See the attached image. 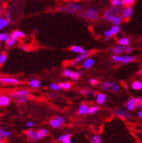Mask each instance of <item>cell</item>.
<instances>
[{"mask_svg": "<svg viewBox=\"0 0 142 143\" xmlns=\"http://www.w3.org/2000/svg\"><path fill=\"white\" fill-rule=\"evenodd\" d=\"M25 134L27 136V137L30 139L31 140H35V135H36V132H34L32 129H28L26 130Z\"/></svg>", "mask_w": 142, "mask_h": 143, "instance_id": "cell-29", "label": "cell"}, {"mask_svg": "<svg viewBox=\"0 0 142 143\" xmlns=\"http://www.w3.org/2000/svg\"><path fill=\"white\" fill-rule=\"evenodd\" d=\"M91 143H102V138L99 135H94L90 138Z\"/></svg>", "mask_w": 142, "mask_h": 143, "instance_id": "cell-35", "label": "cell"}, {"mask_svg": "<svg viewBox=\"0 0 142 143\" xmlns=\"http://www.w3.org/2000/svg\"><path fill=\"white\" fill-rule=\"evenodd\" d=\"M125 48H126V47L118 44L112 48V52L114 55H121L124 52L125 53Z\"/></svg>", "mask_w": 142, "mask_h": 143, "instance_id": "cell-14", "label": "cell"}, {"mask_svg": "<svg viewBox=\"0 0 142 143\" xmlns=\"http://www.w3.org/2000/svg\"><path fill=\"white\" fill-rule=\"evenodd\" d=\"M94 60L91 57H87L86 59L83 61L82 66L83 68L85 69H89L91 68L92 66H94Z\"/></svg>", "mask_w": 142, "mask_h": 143, "instance_id": "cell-17", "label": "cell"}, {"mask_svg": "<svg viewBox=\"0 0 142 143\" xmlns=\"http://www.w3.org/2000/svg\"><path fill=\"white\" fill-rule=\"evenodd\" d=\"M117 43L120 45H122V46H129V44H130V40H129V39H128L127 37H122V38H120L118 39V40H117Z\"/></svg>", "mask_w": 142, "mask_h": 143, "instance_id": "cell-24", "label": "cell"}, {"mask_svg": "<svg viewBox=\"0 0 142 143\" xmlns=\"http://www.w3.org/2000/svg\"><path fill=\"white\" fill-rule=\"evenodd\" d=\"M27 100H28V97H23V98H20V99L17 100H18V103L19 104H23V103H26Z\"/></svg>", "mask_w": 142, "mask_h": 143, "instance_id": "cell-47", "label": "cell"}, {"mask_svg": "<svg viewBox=\"0 0 142 143\" xmlns=\"http://www.w3.org/2000/svg\"><path fill=\"white\" fill-rule=\"evenodd\" d=\"M64 121H65L64 118L63 116H57L56 118H54L51 119L50 121H49V125L51 127L54 128V129H58L64 123Z\"/></svg>", "mask_w": 142, "mask_h": 143, "instance_id": "cell-10", "label": "cell"}, {"mask_svg": "<svg viewBox=\"0 0 142 143\" xmlns=\"http://www.w3.org/2000/svg\"><path fill=\"white\" fill-rule=\"evenodd\" d=\"M49 97H50V98H54V97H56V95H55V93H50L49 95Z\"/></svg>", "mask_w": 142, "mask_h": 143, "instance_id": "cell-50", "label": "cell"}, {"mask_svg": "<svg viewBox=\"0 0 142 143\" xmlns=\"http://www.w3.org/2000/svg\"><path fill=\"white\" fill-rule=\"evenodd\" d=\"M8 34L7 33H0V41H7L9 39Z\"/></svg>", "mask_w": 142, "mask_h": 143, "instance_id": "cell-40", "label": "cell"}, {"mask_svg": "<svg viewBox=\"0 0 142 143\" xmlns=\"http://www.w3.org/2000/svg\"><path fill=\"white\" fill-rule=\"evenodd\" d=\"M122 11V7L120 6H112V7L107 10L105 12L104 17L105 18L106 20L107 21H110L113 19V17L116 15H119V14H121Z\"/></svg>", "mask_w": 142, "mask_h": 143, "instance_id": "cell-2", "label": "cell"}, {"mask_svg": "<svg viewBox=\"0 0 142 143\" xmlns=\"http://www.w3.org/2000/svg\"><path fill=\"white\" fill-rule=\"evenodd\" d=\"M2 10L0 7V17H1V14H2Z\"/></svg>", "mask_w": 142, "mask_h": 143, "instance_id": "cell-55", "label": "cell"}, {"mask_svg": "<svg viewBox=\"0 0 142 143\" xmlns=\"http://www.w3.org/2000/svg\"><path fill=\"white\" fill-rule=\"evenodd\" d=\"M100 88L104 91L112 92V93H118L120 90V86L118 84L115 83L114 81H103L100 85Z\"/></svg>", "mask_w": 142, "mask_h": 143, "instance_id": "cell-1", "label": "cell"}, {"mask_svg": "<svg viewBox=\"0 0 142 143\" xmlns=\"http://www.w3.org/2000/svg\"><path fill=\"white\" fill-rule=\"evenodd\" d=\"M139 75L141 77H142V69H141L139 72Z\"/></svg>", "mask_w": 142, "mask_h": 143, "instance_id": "cell-53", "label": "cell"}, {"mask_svg": "<svg viewBox=\"0 0 142 143\" xmlns=\"http://www.w3.org/2000/svg\"><path fill=\"white\" fill-rule=\"evenodd\" d=\"M0 143H4V142H3V140L2 139H0Z\"/></svg>", "mask_w": 142, "mask_h": 143, "instance_id": "cell-56", "label": "cell"}, {"mask_svg": "<svg viewBox=\"0 0 142 143\" xmlns=\"http://www.w3.org/2000/svg\"><path fill=\"white\" fill-rule=\"evenodd\" d=\"M59 85L61 87V89L64 90H68L71 88V84L70 82H60Z\"/></svg>", "mask_w": 142, "mask_h": 143, "instance_id": "cell-33", "label": "cell"}, {"mask_svg": "<svg viewBox=\"0 0 142 143\" xmlns=\"http://www.w3.org/2000/svg\"><path fill=\"white\" fill-rule=\"evenodd\" d=\"M12 7H10L8 9H7V10L6 12V18L8 20L9 23H12Z\"/></svg>", "mask_w": 142, "mask_h": 143, "instance_id": "cell-32", "label": "cell"}, {"mask_svg": "<svg viewBox=\"0 0 142 143\" xmlns=\"http://www.w3.org/2000/svg\"><path fill=\"white\" fill-rule=\"evenodd\" d=\"M0 84L3 85H18L20 84V81L10 76H0Z\"/></svg>", "mask_w": 142, "mask_h": 143, "instance_id": "cell-6", "label": "cell"}, {"mask_svg": "<svg viewBox=\"0 0 142 143\" xmlns=\"http://www.w3.org/2000/svg\"><path fill=\"white\" fill-rule=\"evenodd\" d=\"M118 6H120V7H122V6H124L123 5V1H122V0H120Z\"/></svg>", "mask_w": 142, "mask_h": 143, "instance_id": "cell-51", "label": "cell"}, {"mask_svg": "<svg viewBox=\"0 0 142 143\" xmlns=\"http://www.w3.org/2000/svg\"><path fill=\"white\" fill-rule=\"evenodd\" d=\"M133 12H134V9L132 7V6L125 7V8L122 10L120 17L122 18V20H128V18H130V17H131Z\"/></svg>", "mask_w": 142, "mask_h": 143, "instance_id": "cell-11", "label": "cell"}, {"mask_svg": "<svg viewBox=\"0 0 142 143\" xmlns=\"http://www.w3.org/2000/svg\"><path fill=\"white\" fill-rule=\"evenodd\" d=\"M131 88L136 91L141 90L142 89V82L139 81H134V82L131 84Z\"/></svg>", "mask_w": 142, "mask_h": 143, "instance_id": "cell-25", "label": "cell"}, {"mask_svg": "<svg viewBox=\"0 0 142 143\" xmlns=\"http://www.w3.org/2000/svg\"><path fill=\"white\" fill-rule=\"evenodd\" d=\"M80 94L82 95H91V96H96L97 93L96 92L93 90V89H86V88H83V89H81L79 90Z\"/></svg>", "mask_w": 142, "mask_h": 143, "instance_id": "cell-20", "label": "cell"}, {"mask_svg": "<svg viewBox=\"0 0 142 143\" xmlns=\"http://www.w3.org/2000/svg\"><path fill=\"white\" fill-rule=\"evenodd\" d=\"M9 24H10V23L6 17H0V30L5 29Z\"/></svg>", "mask_w": 142, "mask_h": 143, "instance_id": "cell-28", "label": "cell"}, {"mask_svg": "<svg viewBox=\"0 0 142 143\" xmlns=\"http://www.w3.org/2000/svg\"><path fill=\"white\" fill-rule=\"evenodd\" d=\"M136 57L132 55H113L112 57V60L114 62L121 63L122 65L132 63L136 60Z\"/></svg>", "mask_w": 142, "mask_h": 143, "instance_id": "cell-4", "label": "cell"}, {"mask_svg": "<svg viewBox=\"0 0 142 143\" xmlns=\"http://www.w3.org/2000/svg\"><path fill=\"white\" fill-rule=\"evenodd\" d=\"M70 50L74 53H77L78 54H81L85 53L86 51L82 47L78 46V45H73L70 47Z\"/></svg>", "mask_w": 142, "mask_h": 143, "instance_id": "cell-21", "label": "cell"}, {"mask_svg": "<svg viewBox=\"0 0 142 143\" xmlns=\"http://www.w3.org/2000/svg\"><path fill=\"white\" fill-rule=\"evenodd\" d=\"M126 109L128 111H133L136 108V97H131L129 98L125 104Z\"/></svg>", "mask_w": 142, "mask_h": 143, "instance_id": "cell-12", "label": "cell"}, {"mask_svg": "<svg viewBox=\"0 0 142 143\" xmlns=\"http://www.w3.org/2000/svg\"><path fill=\"white\" fill-rule=\"evenodd\" d=\"M91 51H88V52H86L85 53H83V54H79L78 57H76L73 60H72L70 62V64L72 66H77V65H78L81 62H83V60L86 59L87 57H88L90 55H91Z\"/></svg>", "mask_w": 142, "mask_h": 143, "instance_id": "cell-9", "label": "cell"}, {"mask_svg": "<svg viewBox=\"0 0 142 143\" xmlns=\"http://www.w3.org/2000/svg\"><path fill=\"white\" fill-rule=\"evenodd\" d=\"M106 100H107V95L103 92H100L98 93L96 95V103L98 105H102L105 103Z\"/></svg>", "mask_w": 142, "mask_h": 143, "instance_id": "cell-16", "label": "cell"}, {"mask_svg": "<svg viewBox=\"0 0 142 143\" xmlns=\"http://www.w3.org/2000/svg\"><path fill=\"white\" fill-rule=\"evenodd\" d=\"M113 113L115 116L121 118H123V119H130L132 118V115L129 112L122 108L115 109L113 110Z\"/></svg>", "mask_w": 142, "mask_h": 143, "instance_id": "cell-7", "label": "cell"}, {"mask_svg": "<svg viewBox=\"0 0 142 143\" xmlns=\"http://www.w3.org/2000/svg\"><path fill=\"white\" fill-rule=\"evenodd\" d=\"M30 94H31L30 91L28 90V89H20L11 92L10 95V97L13 98V99L19 100V99L23 98V97H29Z\"/></svg>", "mask_w": 142, "mask_h": 143, "instance_id": "cell-5", "label": "cell"}, {"mask_svg": "<svg viewBox=\"0 0 142 143\" xmlns=\"http://www.w3.org/2000/svg\"><path fill=\"white\" fill-rule=\"evenodd\" d=\"M71 135L70 134V133H66V134H64V135H60V136H59L58 137H57V141H59V142H62L63 140H65V139H67V138L68 137H70Z\"/></svg>", "mask_w": 142, "mask_h": 143, "instance_id": "cell-39", "label": "cell"}, {"mask_svg": "<svg viewBox=\"0 0 142 143\" xmlns=\"http://www.w3.org/2000/svg\"><path fill=\"white\" fill-rule=\"evenodd\" d=\"M41 81H40L39 79H31V81H29V86H31V88H34V89H39L41 87Z\"/></svg>", "mask_w": 142, "mask_h": 143, "instance_id": "cell-22", "label": "cell"}, {"mask_svg": "<svg viewBox=\"0 0 142 143\" xmlns=\"http://www.w3.org/2000/svg\"><path fill=\"white\" fill-rule=\"evenodd\" d=\"M136 108L142 109V99L136 97Z\"/></svg>", "mask_w": 142, "mask_h": 143, "instance_id": "cell-41", "label": "cell"}, {"mask_svg": "<svg viewBox=\"0 0 142 143\" xmlns=\"http://www.w3.org/2000/svg\"><path fill=\"white\" fill-rule=\"evenodd\" d=\"M68 7L70 8L73 10L74 12L76 11H80L81 9H82V5L79 4V3L75 2H69Z\"/></svg>", "mask_w": 142, "mask_h": 143, "instance_id": "cell-19", "label": "cell"}, {"mask_svg": "<svg viewBox=\"0 0 142 143\" xmlns=\"http://www.w3.org/2000/svg\"><path fill=\"white\" fill-rule=\"evenodd\" d=\"M122 21V18L120 15H116L113 17V19L112 20V23L113 24V26H119Z\"/></svg>", "mask_w": 142, "mask_h": 143, "instance_id": "cell-31", "label": "cell"}, {"mask_svg": "<svg viewBox=\"0 0 142 143\" xmlns=\"http://www.w3.org/2000/svg\"><path fill=\"white\" fill-rule=\"evenodd\" d=\"M7 59V55L4 52L0 54V66H2L5 63L6 60Z\"/></svg>", "mask_w": 142, "mask_h": 143, "instance_id": "cell-37", "label": "cell"}, {"mask_svg": "<svg viewBox=\"0 0 142 143\" xmlns=\"http://www.w3.org/2000/svg\"><path fill=\"white\" fill-rule=\"evenodd\" d=\"M49 134V130L45 128H42V129H39L37 132H36V135H35V141L39 140L42 138L45 137L46 135Z\"/></svg>", "mask_w": 142, "mask_h": 143, "instance_id": "cell-13", "label": "cell"}, {"mask_svg": "<svg viewBox=\"0 0 142 143\" xmlns=\"http://www.w3.org/2000/svg\"><path fill=\"white\" fill-rule=\"evenodd\" d=\"M11 135V132L7 131L5 129L0 128V139H5V138L9 137Z\"/></svg>", "mask_w": 142, "mask_h": 143, "instance_id": "cell-27", "label": "cell"}, {"mask_svg": "<svg viewBox=\"0 0 142 143\" xmlns=\"http://www.w3.org/2000/svg\"><path fill=\"white\" fill-rule=\"evenodd\" d=\"M110 30L111 33L112 34V36H115V35H117L119 33L120 29V26H112Z\"/></svg>", "mask_w": 142, "mask_h": 143, "instance_id": "cell-36", "label": "cell"}, {"mask_svg": "<svg viewBox=\"0 0 142 143\" xmlns=\"http://www.w3.org/2000/svg\"><path fill=\"white\" fill-rule=\"evenodd\" d=\"M112 36V34L111 33L110 30H107V31H105V36L106 39H109V38H110Z\"/></svg>", "mask_w": 142, "mask_h": 143, "instance_id": "cell-43", "label": "cell"}, {"mask_svg": "<svg viewBox=\"0 0 142 143\" xmlns=\"http://www.w3.org/2000/svg\"><path fill=\"white\" fill-rule=\"evenodd\" d=\"M34 122L32 121H27L26 123V126L27 128H31L32 126H34Z\"/></svg>", "mask_w": 142, "mask_h": 143, "instance_id": "cell-46", "label": "cell"}, {"mask_svg": "<svg viewBox=\"0 0 142 143\" xmlns=\"http://www.w3.org/2000/svg\"><path fill=\"white\" fill-rule=\"evenodd\" d=\"M62 143H71L70 137L67 138V139H65V140H63V141H62Z\"/></svg>", "mask_w": 142, "mask_h": 143, "instance_id": "cell-49", "label": "cell"}, {"mask_svg": "<svg viewBox=\"0 0 142 143\" xmlns=\"http://www.w3.org/2000/svg\"><path fill=\"white\" fill-rule=\"evenodd\" d=\"M10 36L13 38L15 39H16V40H17V39H23V38L25 37L26 34H25L23 31L17 30V31H15L12 32Z\"/></svg>", "mask_w": 142, "mask_h": 143, "instance_id": "cell-18", "label": "cell"}, {"mask_svg": "<svg viewBox=\"0 0 142 143\" xmlns=\"http://www.w3.org/2000/svg\"><path fill=\"white\" fill-rule=\"evenodd\" d=\"M88 105L86 104V103H82V104L79 106V108H78V113L79 115L86 114L87 110H88Z\"/></svg>", "mask_w": 142, "mask_h": 143, "instance_id": "cell-23", "label": "cell"}, {"mask_svg": "<svg viewBox=\"0 0 142 143\" xmlns=\"http://www.w3.org/2000/svg\"><path fill=\"white\" fill-rule=\"evenodd\" d=\"M17 42V40L16 39H15L13 38L12 37H9V39H7V41H6V47H7V48H10L12 47H13L16 44Z\"/></svg>", "mask_w": 142, "mask_h": 143, "instance_id": "cell-30", "label": "cell"}, {"mask_svg": "<svg viewBox=\"0 0 142 143\" xmlns=\"http://www.w3.org/2000/svg\"><path fill=\"white\" fill-rule=\"evenodd\" d=\"M138 115H139V117L140 118H141V119H142V110H140V111L139 112Z\"/></svg>", "mask_w": 142, "mask_h": 143, "instance_id": "cell-52", "label": "cell"}, {"mask_svg": "<svg viewBox=\"0 0 142 143\" xmlns=\"http://www.w3.org/2000/svg\"><path fill=\"white\" fill-rule=\"evenodd\" d=\"M100 110V108L97 105H92L91 107H88V110H87V113L86 114H89V115H92V114H95L97 113V112Z\"/></svg>", "mask_w": 142, "mask_h": 143, "instance_id": "cell-26", "label": "cell"}, {"mask_svg": "<svg viewBox=\"0 0 142 143\" xmlns=\"http://www.w3.org/2000/svg\"><path fill=\"white\" fill-rule=\"evenodd\" d=\"M123 1V5L125 7L131 6L135 2V0H122Z\"/></svg>", "mask_w": 142, "mask_h": 143, "instance_id": "cell-42", "label": "cell"}, {"mask_svg": "<svg viewBox=\"0 0 142 143\" xmlns=\"http://www.w3.org/2000/svg\"><path fill=\"white\" fill-rule=\"evenodd\" d=\"M49 88L51 89V90H53V91H59L61 89V87L59 85V84H56V83H51L50 84V85H49Z\"/></svg>", "mask_w": 142, "mask_h": 143, "instance_id": "cell-38", "label": "cell"}, {"mask_svg": "<svg viewBox=\"0 0 142 143\" xmlns=\"http://www.w3.org/2000/svg\"><path fill=\"white\" fill-rule=\"evenodd\" d=\"M133 51V48L130 46H127L125 48V53L126 54H131Z\"/></svg>", "mask_w": 142, "mask_h": 143, "instance_id": "cell-45", "label": "cell"}, {"mask_svg": "<svg viewBox=\"0 0 142 143\" xmlns=\"http://www.w3.org/2000/svg\"><path fill=\"white\" fill-rule=\"evenodd\" d=\"M120 0H112L111 1V4L112 6H118Z\"/></svg>", "mask_w": 142, "mask_h": 143, "instance_id": "cell-48", "label": "cell"}, {"mask_svg": "<svg viewBox=\"0 0 142 143\" xmlns=\"http://www.w3.org/2000/svg\"><path fill=\"white\" fill-rule=\"evenodd\" d=\"M63 75L65 77L72 79L74 81H77L79 79V77L81 76L78 72L73 71L70 70V69H65V70H63Z\"/></svg>", "mask_w": 142, "mask_h": 143, "instance_id": "cell-8", "label": "cell"}, {"mask_svg": "<svg viewBox=\"0 0 142 143\" xmlns=\"http://www.w3.org/2000/svg\"><path fill=\"white\" fill-rule=\"evenodd\" d=\"M60 11L65 12V13H68V14H74L75 12L73 10H72L68 6V7H62L60 8Z\"/></svg>", "mask_w": 142, "mask_h": 143, "instance_id": "cell-34", "label": "cell"}, {"mask_svg": "<svg viewBox=\"0 0 142 143\" xmlns=\"http://www.w3.org/2000/svg\"><path fill=\"white\" fill-rule=\"evenodd\" d=\"M89 83L91 84V85H96V84H98V80H97V79H95V78H92V79H91L89 80Z\"/></svg>", "mask_w": 142, "mask_h": 143, "instance_id": "cell-44", "label": "cell"}, {"mask_svg": "<svg viewBox=\"0 0 142 143\" xmlns=\"http://www.w3.org/2000/svg\"><path fill=\"white\" fill-rule=\"evenodd\" d=\"M21 49H23V50H26V49H27V47L25 46H22L21 47Z\"/></svg>", "mask_w": 142, "mask_h": 143, "instance_id": "cell-54", "label": "cell"}, {"mask_svg": "<svg viewBox=\"0 0 142 143\" xmlns=\"http://www.w3.org/2000/svg\"><path fill=\"white\" fill-rule=\"evenodd\" d=\"M80 15L81 17L86 20H96L99 17V12L93 7H88L85 10L81 12Z\"/></svg>", "mask_w": 142, "mask_h": 143, "instance_id": "cell-3", "label": "cell"}, {"mask_svg": "<svg viewBox=\"0 0 142 143\" xmlns=\"http://www.w3.org/2000/svg\"><path fill=\"white\" fill-rule=\"evenodd\" d=\"M10 103V97L6 95H0V107H7Z\"/></svg>", "mask_w": 142, "mask_h": 143, "instance_id": "cell-15", "label": "cell"}]
</instances>
